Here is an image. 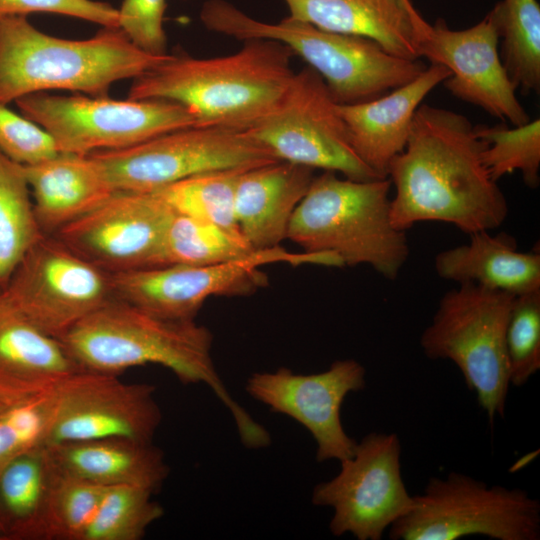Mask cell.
Listing matches in <instances>:
<instances>
[{
	"instance_id": "cell-1",
	"label": "cell",
	"mask_w": 540,
	"mask_h": 540,
	"mask_svg": "<svg viewBox=\"0 0 540 540\" xmlns=\"http://www.w3.org/2000/svg\"><path fill=\"white\" fill-rule=\"evenodd\" d=\"M484 146L465 115L420 104L404 150L388 167L394 227L406 232L440 221L470 235L502 225L508 204L484 164Z\"/></svg>"
},
{
	"instance_id": "cell-2",
	"label": "cell",
	"mask_w": 540,
	"mask_h": 540,
	"mask_svg": "<svg viewBox=\"0 0 540 540\" xmlns=\"http://www.w3.org/2000/svg\"><path fill=\"white\" fill-rule=\"evenodd\" d=\"M60 340L83 370L119 375L132 367L158 364L183 384H205L230 412L246 448L271 443L269 432L226 389L211 355L213 335L195 320L164 319L113 298Z\"/></svg>"
},
{
	"instance_id": "cell-3",
	"label": "cell",
	"mask_w": 540,
	"mask_h": 540,
	"mask_svg": "<svg viewBox=\"0 0 540 540\" xmlns=\"http://www.w3.org/2000/svg\"><path fill=\"white\" fill-rule=\"evenodd\" d=\"M293 52L268 39L246 40L228 56L168 54L133 79L130 99L159 98L185 106L195 127L246 131L281 101L293 78Z\"/></svg>"
},
{
	"instance_id": "cell-4",
	"label": "cell",
	"mask_w": 540,
	"mask_h": 540,
	"mask_svg": "<svg viewBox=\"0 0 540 540\" xmlns=\"http://www.w3.org/2000/svg\"><path fill=\"white\" fill-rule=\"evenodd\" d=\"M167 55L142 51L119 27H103L91 38L70 40L39 31L26 16L4 17L0 19V103L49 90L108 96L115 82L140 76Z\"/></svg>"
},
{
	"instance_id": "cell-5",
	"label": "cell",
	"mask_w": 540,
	"mask_h": 540,
	"mask_svg": "<svg viewBox=\"0 0 540 540\" xmlns=\"http://www.w3.org/2000/svg\"><path fill=\"white\" fill-rule=\"evenodd\" d=\"M389 178L366 181L324 171L296 207L286 239L307 253H332L343 266L369 265L397 278L409 254L405 231L390 217Z\"/></svg>"
},
{
	"instance_id": "cell-6",
	"label": "cell",
	"mask_w": 540,
	"mask_h": 540,
	"mask_svg": "<svg viewBox=\"0 0 540 540\" xmlns=\"http://www.w3.org/2000/svg\"><path fill=\"white\" fill-rule=\"evenodd\" d=\"M200 20L210 31L238 40L286 45L324 80L338 104L376 99L417 78L426 65L388 53L372 39L329 32L290 16L278 23L254 19L225 0H208Z\"/></svg>"
},
{
	"instance_id": "cell-7",
	"label": "cell",
	"mask_w": 540,
	"mask_h": 540,
	"mask_svg": "<svg viewBox=\"0 0 540 540\" xmlns=\"http://www.w3.org/2000/svg\"><path fill=\"white\" fill-rule=\"evenodd\" d=\"M446 292L420 336L423 353L450 360L490 424L504 417L509 389L506 326L515 295L471 283Z\"/></svg>"
},
{
	"instance_id": "cell-8",
	"label": "cell",
	"mask_w": 540,
	"mask_h": 540,
	"mask_svg": "<svg viewBox=\"0 0 540 540\" xmlns=\"http://www.w3.org/2000/svg\"><path fill=\"white\" fill-rule=\"evenodd\" d=\"M414 506L389 527L393 540H539L540 502L521 488L488 485L450 472L431 477Z\"/></svg>"
},
{
	"instance_id": "cell-9",
	"label": "cell",
	"mask_w": 540,
	"mask_h": 540,
	"mask_svg": "<svg viewBox=\"0 0 540 540\" xmlns=\"http://www.w3.org/2000/svg\"><path fill=\"white\" fill-rule=\"evenodd\" d=\"M15 103L23 116L52 137L58 152L65 153L117 150L195 127V118L185 106L159 98L116 100L38 92Z\"/></svg>"
},
{
	"instance_id": "cell-10",
	"label": "cell",
	"mask_w": 540,
	"mask_h": 540,
	"mask_svg": "<svg viewBox=\"0 0 540 540\" xmlns=\"http://www.w3.org/2000/svg\"><path fill=\"white\" fill-rule=\"evenodd\" d=\"M273 263L341 267L332 253H295L280 246L211 265H167L111 274L114 298L158 317L189 321L213 296L254 293L266 282L261 268Z\"/></svg>"
},
{
	"instance_id": "cell-11",
	"label": "cell",
	"mask_w": 540,
	"mask_h": 540,
	"mask_svg": "<svg viewBox=\"0 0 540 540\" xmlns=\"http://www.w3.org/2000/svg\"><path fill=\"white\" fill-rule=\"evenodd\" d=\"M113 191L154 193L187 177L278 159L245 131L188 127L134 146L90 153Z\"/></svg>"
},
{
	"instance_id": "cell-12",
	"label": "cell",
	"mask_w": 540,
	"mask_h": 540,
	"mask_svg": "<svg viewBox=\"0 0 540 540\" xmlns=\"http://www.w3.org/2000/svg\"><path fill=\"white\" fill-rule=\"evenodd\" d=\"M245 132L280 161L341 173L352 180L381 178L355 153L338 103L309 66L294 73L278 105Z\"/></svg>"
},
{
	"instance_id": "cell-13",
	"label": "cell",
	"mask_w": 540,
	"mask_h": 540,
	"mask_svg": "<svg viewBox=\"0 0 540 540\" xmlns=\"http://www.w3.org/2000/svg\"><path fill=\"white\" fill-rule=\"evenodd\" d=\"M401 441L396 433L371 432L357 442L339 473L317 484L311 501L330 507L334 536L380 540L385 530L414 506L401 472Z\"/></svg>"
},
{
	"instance_id": "cell-14",
	"label": "cell",
	"mask_w": 540,
	"mask_h": 540,
	"mask_svg": "<svg viewBox=\"0 0 540 540\" xmlns=\"http://www.w3.org/2000/svg\"><path fill=\"white\" fill-rule=\"evenodd\" d=\"M4 290L33 324L57 339L114 298L110 273L47 234L25 252Z\"/></svg>"
},
{
	"instance_id": "cell-15",
	"label": "cell",
	"mask_w": 540,
	"mask_h": 540,
	"mask_svg": "<svg viewBox=\"0 0 540 540\" xmlns=\"http://www.w3.org/2000/svg\"><path fill=\"white\" fill-rule=\"evenodd\" d=\"M173 209L155 193L115 191L54 236L105 272L163 266Z\"/></svg>"
},
{
	"instance_id": "cell-16",
	"label": "cell",
	"mask_w": 540,
	"mask_h": 540,
	"mask_svg": "<svg viewBox=\"0 0 540 540\" xmlns=\"http://www.w3.org/2000/svg\"><path fill=\"white\" fill-rule=\"evenodd\" d=\"M148 383L81 370L53 391L54 407L45 445L105 438L152 442L162 413Z\"/></svg>"
},
{
	"instance_id": "cell-17",
	"label": "cell",
	"mask_w": 540,
	"mask_h": 540,
	"mask_svg": "<svg viewBox=\"0 0 540 540\" xmlns=\"http://www.w3.org/2000/svg\"><path fill=\"white\" fill-rule=\"evenodd\" d=\"M415 33L420 58L451 71L443 83L452 95L513 126L530 121L501 61L499 36L489 12L463 30L450 29L442 18L431 25L417 12Z\"/></svg>"
},
{
	"instance_id": "cell-18",
	"label": "cell",
	"mask_w": 540,
	"mask_h": 540,
	"mask_svg": "<svg viewBox=\"0 0 540 540\" xmlns=\"http://www.w3.org/2000/svg\"><path fill=\"white\" fill-rule=\"evenodd\" d=\"M365 387L366 370L354 359L336 360L315 374H297L286 367L255 372L246 381V391L253 399L309 431L319 463L340 462L353 455L357 441L346 433L340 411L349 393Z\"/></svg>"
},
{
	"instance_id": "cell-19",
	"label": "cell",
	"mask_w": 540,
	"mask_h": 540,
	"mask_svg": "<svg viewBox=\"0 0 540 540\" xmlns=\"http://www.w3.org/2000/svg\"><path fill=\"white\" fill-rule=\"evenodd\" d=\"M81 370L61 340L33 324L0 287V400L11 405L49 393Z\"/></svg>"
},
{
	"instance_id": "cell-20",
	"label": "cell",
	"mask_w": 540,
	"mask_h": 540,
	"mask_svg": "<svg viewBox=\"0 0 540 540\" xmlns=\"http://www.w3.org/2000/svg\"><path fill=\"white\" fill-rule=\"evenodd\" d=\"M451 71L431 65L411 82L370 101L338 104L352 148L379 177L387 178L391 160L407 144L416 110Z\"/></svg>"
},
{
	"instance_id": "cell-21",
	"label": "cell",
	"mask_w": 540,
	"mask_h": 540,
	"mask_svg": "<svg viewBox=\"0 0 540 540\" xmlns=\"http://www.w3.org/2000/svg\"><path fill=\"white\" fill-rule=\"evenodd\" d=\"M314 171L278 160L242 172L235 192V218L255 250L277 247L286 239L292 215L307 193Z\"/></svg>"
},
{
	"instance_id": "cell-22",
	"label": "cell",
	"mask_w": 540,
	"mask_h": 540,
	"mask_svg": "<svg viewBox=\"0 0 540 540\" xmlns=\"http://www.w3.org/2000/svg\"><path fill=\"white\" fill-rule=\"evenodd\" d=\"M21 166L43 234H55L115 192L90 154L58 152L41 162Z\"/></svg>"
},
{
	"instance_id": "cell-23",
	"label": "cell",
	"mask_w": 540,
	"mask_h": 540,
	"mask_svg": "<svg viewBox=\"0 0 540 540\" xmlns=\"http://www.w3.org/2000/svg\"><path fill=\"white\" fill-rule=\"evenodd\" d=\"M289 16L322 30L361 36L388 53L418 60L415 15L410 0H283Z\"/></svg>"
},
{
	"instance_id": "cell-24",
	"label": "cell",
	"mask_w": 540,
	"mask_h": 540,
	"mask_svg": "<svg viewBox=\"0 0 540 540\" xmlns=\"http://www.w3.org/2000/svg\"><path fill=\"white\" fill-rule=\"evenodd\" d=\"M59 472L110 487L130 485L156 493L169 475L152 442L105 438L47 445Z\"/></svg>"
},
{
	"instance_id": "cell-25",
	"label": "cell",
	"mask_w": 540,
	"mask_h": 540,
	"mask_svg": "<svg viewBox=\"0 0 540 540\" xmlns=\"http://www.w3.org/2000/svg\"><path fill=\"white\" fill-rule=\"evenodd\" d=\"M434 267L442 279L515 296L540 289L539 252L518 251L506 233H472L468 243L439 252Z\"/></svg>"
},
{
	"instance_id": "cell-26",
	"label": "cell",
	"mask_w": 540,
	"mask_h": 540,
	"mask_svg": "<svg viewBox=\"0 0 540 540\" xmlns=\"http://www.w3.org/2000/svg\"><path fill=\"white\" fill-rule=\"evenodd\" d=\"M58 470L47 445L37 446L0 473V523L8 539L48 540V516Z\"/></svg>"
},
{
	"instance_id": "cell-27",
	"label": "cell",
	"mask_w": 540,
	"mask_h": 540,
	"mask_svg": "<svg viewBox=\"0 0 540 540\" xmlns=\"http://www.w3.org/2000/svg\"><path fill=\"white\" fill-rule=\"evenodd\" d=\"M495 23L500 58L516 90L540 91V6L536 0H502L489 12Z\"/></svg>"
},
{
	"instance_id": "cell-28",
	"label": "cell",
	"mask_w": 540,
	"mask_h": 540,
	"mask_svg": "<svg viewBox=\"0 0 540 540\" xmlns=\"http://www.w3.org/2000/svg\"><path fill=\"white\" fill-rule=\"evenodd\" d=\"M42 235L22 166L0 151V287Z\"/></svg>"
},
{
	"instance_id": "cell-29",
	"label": "cell",
	"mask_w": 540,
	"mask_h": 540,
	"mask_svg": "<svg viewBox=\"0 0 540 540\" xmlns=\"http://www.w3.org/2000/svg\"><path fill=\"white\" fill-rule=\"evenodd\" d=\"M246 169L249 168L202 172L154 193L177 214L240 232L235 218V192L239 177Z\"/></svg>"
},
{
	"instance_id": "cell-30",
	"label": "cell",
	"mask_w": 540,
	"mask_h": 540,
	"mask_svg": "<svg viewBox=\"0 0 540 540\" xmlns=\"http://www.w3.org/2000/svg\"><path fill=\"white\" fill-rule=\"evenodd\" d=\"M255 251L240 232L175 213L166 232L163 266L211 265Z\"/></svg>"
},
{
	"instance_id": "cell-31",
	"label": "cell",
	"mask_w": 540,
	"mask_h": 540,
	"mask_svg": "<svg viewBox=\"0 0 540 540\" xmlns=\"http://www.w3.org/2000/svg\"><path fill=\"white\" fill-rule=\"evenodd\" d=\"M151 491L130 485L106 487L81 540H140L164 515Z\"/></svg>"
},
{
	"instance_id": "cell-32",
	"label": "cell",
	"mask_w": 540,
	"mask_h": 540,
	"mask_svg": "<svg viewBox=\"0 0 540 540\" xmlns=\"http://www.w3.org/2000/svg\"><path fill=\"white\" fill-rule=\"evenodd\" d=\"M474 132L485 142L482 158L491 177L497 182L519 171L524 183L535 189L540 183V119L509 128L505 122L476 125Z\"/></svg>"
},
{
	"instance_id": "cell-33",
	"label": "cell",
	"mask_w": 540,
	"mask_h": 540,
	"mask_svg": "<svg viewBox=\"0 0 540 540\" xmlns=\"http://www.w3.org/2000/svg\"><path fill=\"white\" fill-rule=\"evenodd\" d=\"M510 386H523L540 369V289L516 295L505 334Z\"/></svg>"
},
{
	"instance_id": "cell-34",
	"label": "cell",
	"mask_w": 540,
	"mask_h": 540,
	"mask_svg": "<svg viewBox=\"0 0 540 540\" xmlns=\"http://www.w3.org/2000/svg\"><path fill=\"white\" fill-rule=\"evenodd\" d=\"M105 489L58 471L50 500L48 540H81Z\"/></svg>"
},
{
	"instance_id": "cell-35",
	"label": "cell",
	"mask_w": 540,
	"mask_h": 540,
	"mask_svg": "<svg viewBox=\"0 0 540 540\" xmlns=\"http://www.w3.org/2000/svg\"><path fill=\"white\" fill-rule=\"evenodd\" d=\"M53 407L54 397L51 391L26 401L6 405L0 411V473L20 455L45 445Z\"/></svg>"
},
{
	"instance_id": "cell-36",
	"label": "cell",
	"mask_w": 540,
	"mask_h": 540,
	"mask_svg": "<svg viewBox=\"0 0 540 540\" xmlns=\"http://www.w3.org/2000/svg\"><path fill=\"white\" fill-rule=\"evenodd\" d=\"M0 151L23 165L41 162L58 153L52 137L42 127L1 103Z\"/></svg>"
},
{
	"instance_id": "cell-37",
	"label": "cell",
	"mask_w": 540,
	"mask_h": 540,
	"mask_svg": "<svg viewBox=\"0 0 540 540\" xmlns=\"http://www.w3.org/2000/svg\"><path fill=\"white\" fill-rule=\"evenodd\" d=\"M166 0H123L118 9V27L142 51L167 55V38L163 28Z\"/></svg>"
},
{
	"instance_id": "cell-38",
	"label": "cell",
	"mask_w": 540,
	"mask_h": 540,
	"mask_svg": "<svg viewBox=\"0 0 540 540\" xmlns=\"http://www.w3.org/2000/svg\"><path fill=\"white\" fill-rule=\"evenodd\" d=\"M31 13H54L99 24L118 27V9L94 0H0V19Z\"/></svg>"
},
{
	"instance_id": "cell-39",
	"label": "cell",
	"mask_w": 540,
	"mask_h": 540,
	"mask_svg": "<svg viewBox=\"0 0 540 540\" xmlns=\"http://www.w3.org/2000/svg\"><path fill=\"white\" fill-rule=\"evenodd\" d=\"M6 539H8V538H7V535H6V533H5L4 529H3V527H2L1 524H0V540H6Z\"/></svg>"
},
{
	"instance_id": "cell-40",
	"label": "cell",
	"mask_w": 540,
	"mask_h": 540,
	"mask_svg": "<svg viewBox=\"0 0 540 540\" xmlns=\"http://www.w3.org/2000/svg\"><path fill=\"white\" fill-rule=\"evenodd\" d=\"M6 405L0 400V411L5 407Z\"/></svg>"
}]
</instances>
